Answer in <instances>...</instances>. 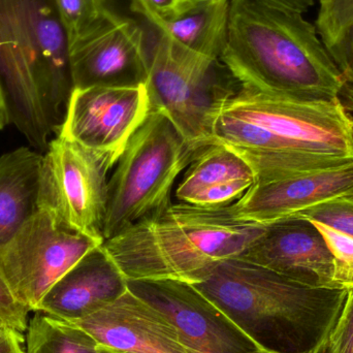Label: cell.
I'll return each mask as SVG.
<instances>
[{
	"mask_svg": "<svg viewBox=\"0 0 353 353\" xmlns=\"http://www.w3.org/2000/svg\"><path fill=\"white\" fill-rule=\"evenodd\" d=\"M220 60L242 86L302 101H342L341 74L301 12L263 0H230Z\"/></svg>",
	"mask_w": 353,
	"mask_h": 353,
	"instance_id": "cell-1",
	"label": "cell"
},
{
	"mask_svg": "<svg viewBox=\"0 0 353 353\" xmlns=\"http://www.w3.org/2000/svg\"><path fill=\"white\" fill-rule=\"evenodd\" d=\"M193 286L261 352L314 353L335 325L348 288H311L240 257Z\"/></svg>",
	"mask_w": 353,
	"mask_h": 353,
	"instance_id": "cell-2",
	"label": "cell"
},
{
	"mask_svg": "<svg viewBox=\"0 0 353 353\" xmlns=\"http://www.w3.org/2000/svg\"><path fill=\"white\" fill-rule=\"evenodd\" d=\"M0 85L10 120L46 152L74 89L70 41L54 0H0Z\"/></svg>",
	"mask_w": 353,
	"mask_h": 353,
	"instance_id": "cell-3",
	"label": "cell"
},
{
	"mask_svg": "<svg viewBox=\"0 0 353 353\" xmlns=\"http://www.w3.org/2000/svg\"><path fill=\"white\" fill-rule=\"evenodd\" d=\"M267 226L240 219L230 205L176 203L105 240L103 246L128 280L193 284L218 263L244 254Z\"/></svg>",
	"mask_w": 353,
	"mask_h": 353,
	"instance_id": "cell-4",
	"label": "cell"
},
{
	"mask_svg": "<svg viewBox=\"0 0 353 353\" xmlns=\"http://www.w3.org/2000/svg\"><path fill=\"white\" fill-rule=\"evenodd\" d=\"M196 151L165 114L151 109L110 176L105 241L173 205L176 179Z\"/></svg>",
	"mask_w": 353,
	"mask_h": 353,
	"instance_id": "cell-5",
	"label": "cell"
},
{
	"mask_svg": "<svg viewBox=\"0 0 353 353\" xmlns=\"http://www.w3.org/2000/svg\"><path fill=\"white\" fill-rule=\"evenodd\" d=\"M150 30L146 87L151 109L165 114L199 150L212 144L216 116L238 92L240 83L221 60L193 53Z\"/></svg>",
	"mask_w": 353,
	"mask_h": 353,
	"instance_id": "cell-6",
	"label": "cell"
},
{
	"mask_svg": "<svg viewBox=\"0 0 353 353\" xmlns=\"http://www.w3.org/2000/svg\"><path fill=\"white\" fill-rule=\"evenodd\" d=\"M115 165L61 134L43 154L39 209L62 228L103 244L109 174Z\"/></svg>",
	"mask_w": 353,
	"mask_h": 353,
	"instance_id": "cell-7",
	"label": "cell"
},
{
	"mask_svg": "<svg viewBox=\"0 0 353 353\" xmlns=\"http://www.w3.org/2000/svg\"><path fill=\"white\" fill-rule=\"evenodd\" d=\"M218 114L256 124L305 150L353 159V120L342 101H302L241 85Z\"/></svg>",
	"mask_w": 353,
	"mask_h": 353,
	"instance_id": "cell-8",
	"label": "cell"
},
{
	"mask_svg": "<svg viewBox=\"0 0 353 353\" xmlns=\"http://www.w3.org/2000/svg\"><path fill=\"white\" fill-rule=\"evenodd\" d=\"M101 243L62 228L45 210L0 248V277L31 312L50 288Z\"/></svg>",
	"mask_w": 353,
	"mask_h": 353,
	"instance_id": "cell-9",
	"label": "cell"
},
{
	"mask_svg": "<svg viewBox=\"0 0 353 353\" xmlns=\"http://www.w3.org/2000/svg\"><path fill=\"white\" fill-rule=\"evenodd\" d=\"M150 46L149 26L111 8L95 28L70 45L74 89L146 84Z\"/></svg>",
	"mask_w": 353,
	"mask_h": 353,
	"instance_id": "cell-10",
	"label": "cell"
},
{
	"mask_svg": "<svg viewBox=\"0 0 353 353\" xmlns=\"http://www.w3.org/2000/svg\"><path fill=\"white\" fill-rule=\"evenodd\" d=\"M150 111L146 84L74 88L57 134L103 155L116 165Z\"/></svg>",
	"mask_w": 353,
	"mask_h": 353,
	"instance_id": "cell-11",
	"label": "cell"
},
{
	"mask_svg": "<svg viewBox=\"0 0 353 353\" xmlns=\"http://www.w3.org/2000/svg\"><path fill=\"white\" fill-rule=\"evenodd\" d=\"M128 288L169 319L189 353L263 352L188 282L128 280Z\"/></svg>",
	"mask_w": 353,
	"mask_h": 353,
	"instance_id": "cell-12",
	"label": "cell"
},
{
	"mask_svg": "<svg viewBox=\"0 0 353 353\" xmlns=\"http://www.w3.org/2000/svg\"><path fill=\"white\" fill-rule=\"evenodd\" d=\"M212 143L223 145L240 155L254 172L255 183L294 178L352 161L305 150L256 124L222 114H217L214 121Z\"/></svg>",
	"mask_w": 353,
	"mask_h": 353,
	"instance_id": "cell-13",
	"label": "cell"
},
{
	"mask_svg": "<svg viewBox=\"0 0 353 353\" xmlns=\"http://www.w3.org/2000/svg\"><path fill=\"white\" fill-rule=\"evenodd\" d=\"M250 261L311 288H340L334 259L310 220L294 217L268 225L241 255Z\"/></svg>",
	"mask_w": 353,
	"mask_h": 353,
	"instance_id": "cell-14",
	"label": "cell"
},
{
	"mask_svg": "<svg viewBox=\"0 0 353 353\" xmlns=\"http://www.w3.org/2000/svg\"><path fill=\"white\" fill-rule=\"evenodd\" d=\"M342 196H353V161L294 178L255 183L230 208L240 219L271 225L296 217L317 203Z\"/></svg>",
	"mask_w": 353,
	"mask_h": 353,
	"instance_id": "cell-15",
	"label": "cell"
},
{
	"mask_svg": "<svg viewBox=\"0 0 353 353\" xmlns=\"http://www.w3.org/2000/svg\"><path fill=\"white\" fill-rule=\"evenodd\" d=\"M74 323L99 344L117 350L189 353L169 319L130 290L99 312Z\"/></svg>",
	"mask_w": 353,
	"mask_h": 353,
	"instance_id": "cell-16",
	"label": "cell"
},
{
	"mask_svg": "<svg viewBox=\"0 0 353 353\" xmlns=\"http://www.w3.org/2000/svg\"><path fill=\"white\" fill-rule=\"evenodd\" d=\"M128 290V279L101 244L50 288L37 311L77 323L115 302Z\"/></svg>",
	"mask_w": 353,
	"mask_h": 353,
	"instance_id": "cell-17",
	"label": "cell"
},
{
	"mask_svg": "<svg viewBox=\"0 0 353 353\" xmlns=\"http://www.w3.org/2000/svg\"><path fill=\"white\" fill-rule=\"evenodd\" d=\"M250 165L218 143L201 147L178 183V203L203 208L234 205L255 184Z\"/></svg>",
	"mask_w": 353,
	"mask_h": 353,
	"instance_id": "cell-18",
	"label": "cell"
},
{
	"mask_svg": "<svg viewBox=\"0 0 353 353\" xmlns=\"http://www.w3.org/2000/svg\"><path fill=\"white\" fill-rule=\"evenodd\" d=\"M41 163L25 147L0 157V248L39 210Z\"/></svg>",
	"mask_w": 353,
	"mask_h": 353,
	"instance_id": "cell-19",
	"label": "cell"
},
{
	"mask_svg": "<svg viewBox=\"0 0 353 353\" xmlns=\"http://www.w3.org/2000/svg\"><path fill=\"white\" fill-rule=\"evenodd\" d=\"M230 6V0H190L173 18L145 24L188 51L220 59L228 37Z\"/></svg>",
	"mask_w": 353,
	"mask_h": 353,
	"instance_id": "cell-20",
	"label": "cell"
},
{
	"mask_svg": "<svg viewBox=\"0 0 353 353\" xmlns=\"http://www.w3.org/2000/svg\"><path fill=\"white\" fill-rule=\"evenodd\" d=\"M319 2L315 28L343 80L341 99L353 107V0Z\"/></svg>",
	"mask_w": 353,
	"mask_h": 353,
	"instance_id": "cell-21",
	"label": "cell"
},
{
	"mask_svg": "<svg viewBox=\"0 0 353 353\" xmlns=\"http://www.w3.org/2000/svg\"><path fill=\"white\" fill-rule=\"evenodd\" d=\"M25 334V353H97L99 342L84 329L34 311Z\"/></svg>",
	"mask_w": 353,
	"mask_h": 353,
	"instance_id": "cell-22",
	"label": "cell"
},
{
	"mask_svg": "<svg viewBox=\"0 0 353 353\" xmlns=\"http://www.w3.org/2000/svg\"><path fill=\"white\" fill-rule=\"evenodd\" d=\"M70 43L92 30L111 10L108 0H54Z\"/></svg>",
	"mask_w": 353,
	"mask_h": 353,
	"instance_id": "cell-23",
	"label": "cell"
},
{
	"mask_svg": "<svg viewBox=\"0 0 353 353\" xmlns=\"http://www.w3.org/2000/svg\"><path fill=\"white\" fill-rule=\"evenodd\" d=\"M310 221L321 232L333 256L336 282L340 288H344L353 275V236L327 224Z\"/></svg>",
	"mask_w": 353,
	"mask_h": 353,
	"instance_id": "cell-24",
	"label": "cell"
},
{
	"mask_svg": "<svg viewBox=\"0 0 353 353\" xmlns=\"http://www.w3.org/2000/svg\"><path fill=\"white\" fill-rule=\"evenodd\" d=\"M296 217L327 224L353 236V196L337 197L317 203L301 212Z\"/></svg>",
	"mask_w": 353,
	"mask_h": 353,
	"instance_id": "cell-25",
	"label": "cell"
},
{
	"mask_svg": "<svg viewBox=\"0 0 353 353\" xmlns=\"http://www.w3.org/2000/svg\"><path fill=\"white\" fill-rule=\"evenodd\" d=\"M314 353H353V288L335 325Z\"/></svg>",
	"mask_w": 353,
	"mask_h": 353,
	"instance_id": "cell-26",
	"label": "cell"
},
{
	"mask_svg": "<svg viewBox=\"0 0 353 353\" xmlns=\"http://www.w3.org/2000/svg\"><path fill=\"white\" fill-rule=\"evenodd\" d=\"M30 312V309L14 296L8 284L0 277V330H8L24 336Z\"/></svg>",
	"mask_w": 353,
	"mask_h": 353,
	"instance_id": "cell-27",
	"label": "cell"
},
{
	"mask_svg": "<svg viewBox=\"0 0 353 353\" xmlns=\"http://www.w3.org/2000/svg\"><path fill=\"white\" fill-rule=\"evenodd\" d=\"M190 0H130V8L143 19V22L151 24L161 19L173 18L182 12Z\"/></svg>",
	"mask_w": 353,
	"mask_h": 353,
	"instance_id": "cell-28",
	"label": "cell"
},
{
	"mask_svg": "<svg viewBox=\"0 0 353 353\" xmlns=\"http://www.w3.org/2000/svg\"><path fill=\"white\" fill-rule=\"evenodd\" d=\"M24 342L25 336L16 332L0 331V353H25L22 346Z\"/></svg>",
	"mask_w": 353,
	"mask_h": 353,
	"instance_id": "cell-29",
	"label": "cell"
},
{
	"mask_svg": "<svg viewBox=\"0 0 353 353\" xmlns=\"http://www.w3.org/2000/svg\"><path fill=\"white\" fill-rule=\"evenodd\" d=\"M273 6L292 10H302L310 3L311 0H263Z\"/></svg>",
	"mask_w": 353,
	"mask_h": 353,
	"instance_id": "cell-30",
	"label": "cell"
},
{
	"mask_svg": "<svg viewBox=\"0 0 353 353\" xmlns=\"http://www.w3.org/2000/svg\"><path fill=\"white\" fill-rule=\"evenodd\" d=\"M12 121L10 120V108H8V101H6V95L2 90L1 85H0V130Z\"/></svg>",
	"mask_w": 353,
	"mask_h": 353,
	"instance_id": "cell-31",
	"label": "cell"
},
{
	"mask_svg": "<svg viewBox=\"0 0 353 353\" xmlns=\"http://www.w3.org/2000/svg\"><path fill=\"white\" fill-rule=\"evenodd\" d=\"M97 353H138L128 352V350H117V348L110 347V346L99 344L97 347Z\"/></svg>",
	"mask_w": 353,
	"mask_h": 353,
	"instance_id": "cell-32",
	"label": "cell"
},
{
	"mask_svg": "<svg viewBox=\"0 0 353 353\" xmlns=\"http://www.w3.org/2000/svg\"><path fill=\"white\" fill-rule=\"evenodd\" d=\"M345 288H353V275L352 277L350 278V281L347 282V283L345 284V286H344Z\"/></svg>",
	"mask_w": 353,
	"mask_h": 353,
	"instance_id": "cell-33",
	"label": "cell"
},
{
	"mask_svg": "<svg viewBox=\"0 0 353 353\" xmlns=\"http://www.w3.org/2000/svg\"><path fill=\"white\" fill-rule=\"evenodd\" d=\"M0 331H2V330H0Z\"/></svg>",
	"mask_w": 353,
	"mask_h": 353,
	"instance_id": "cell-34",
	"label": "cell"
},
{
	"mask_svg": "<svg viewBox=\"0 0 353 353\" xmlns=\"http://www.w3.org/2000/svg\"><path fill=\"white\" fill-rule=\"evenodd\" d=\"M263 353H265V352H263Z\"/></svg>",
	"mask_w": 353,
	"mask_h": 353,
	"instance_id": "cell-35",
	"label": "cell"
}]
</instances>
